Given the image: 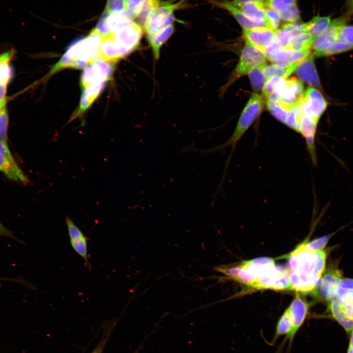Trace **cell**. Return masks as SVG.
Returning <instances> with one entry per match:
<instances>
[{
  "label": "cell",
  "mask_w": 353,
  "mask_h": 353,
  "mask_svg": "<svg viewBox=\"0 0 353 353\" xmlns=\"http://www.w3.org/2000/svg\"><path fill=\"white\" fill-rule=\"evenodd\" d=\"M325 251L307 249L303 243L289 255L287 270L290 289L298 292H312L326 270Z\"/></svg>",
  "instance_id": "6da1fadb"
},
{
  "label": "cell",
  "mask_w": 353,
  "mask_h": 353,
  "mask_svg": "<svg viewBox=\"0 0 353 353\" xmlns=\"http://www.w3.org/2000/svg\"><path fill=\"white\" fill-rule=\"evenodd\" d=\"M263 98L257 94H253L243 110L236 127L231 136L223 144L209 149L199 150L203 154H208L220 151L227 147L230 146L231 151L227 161L226 168L227 167L231 158L232 152L237 142L245 131L260 115L263 107Z\"/></svg>",
  "instance_id": "7a4b0ae2"
},
{
  "label": "cell",
  "mask_w": 353,
  "mask_h": 353,
  "mask_svg": "<svg viewBox=\"0 0 353 353\" xmlns=\"http://www.w3.org/2000/svg\"><path fill=\"white\" fill-rule=\"evenodd\" d=\"M187 5L185 0H181L177 2L161 1L159 5L149 14L143 31L146 35L152 34L173 24L175 20L174 11L184 8Z\"/></svg>",
  "instance_id": "3957f363"
},
{
  "label": "cell",
  "mask_w": 353,
  "mask_h": 353,
  "mask_svg": "<svg viewBox=\"0 0 353 353\" xmlns=\"http://www.w3.org/2000/svg\"><path fill=\"white\" fill-rule=\"evenodd\" d=\"M267 57L265 53L246 41L243 48L239 61L226 84L221 91L223 94L236 79L248 74L253 68L266 64Z\"/></svg>",
  "instance_id": "277c9868"
},
{
  "label": "cell",
  "mask_w": 353,
  "mask_h": 353,
  "mask_svg": "<svg viewBox=\"0 0 353 353\" xmlns=\"http://www.w3.org/2000/svg\"><path fill=\"white\" fill-rule=\"evenodd\" d=\"M143 31L141 26L132 21L115 33L111 34L124 57L139 47Z\"/></svg>",
  "instance_id": "5b68a950"
},
{
  "label": "cell",
  "mask_w": 353,
  "mask_h": 353,
  "mask_svg": "<svg viewBox=\"0 0 353 353\" xmlns=\"http://www.w3.org/2000/svg\"><path fill=\"white\" fill-rule=\"evenodd\" d=\"M304 93V87L300 80L294 77L285 78L267 100L279 101L290 108L300 101Z\"/></svg>",
  "instance_id": "8992f818"
},
{
  "label": "cell",
  "mask_w": 353,
  "mask_h": 353,
  "mask_svg": "<svg viewBox=\"0 0 353 353\" xmlns=\"http://www.w3.org/2000/svg\"><path fill=\"white\" fill-rule=\"evenodd\" d=\"M0 172L7 178L27 185L29 178L15 160L7 143L0 140Z\"/></svg>",
  "instance_id": "52a82bcc"
},
{
  "label": "cell",
  "mask_w": 353,
  "mask_h": 353,
  "mask_svg": "<svg viewBox=\"0 0 353 353\" xmlns=\"http://www.w3.org/2000/svg\"><path fill=\"white\" fill-rule=\"evenodd\" d=\"M351 17L344 15L331 20L327 28L318 37L312 45L314 56L319 57L321 53L338 40L339 32L342 26L347 24Z\"/></svg>",
  "instance_id": "ba28073f"
},
{
  "label": "cell",
  "mask_w": 353,
  "mask_h": 353,
  "mask_svg": "<svg viewBox=\"0 0 353 353\" xmlns=\"http://www.w3.org/2000/svg\"><path fill=\"white\" fill-rule=\"evenodd\" d=\"M342 278V272L337 267H329L325 270L318 285L311 293L317 299L328 303L335 297L338 284Z\"/></svg>",
  "instance_id": "9c48e42d"
},
{
  "label": "cell",
  "mask_w": 353,
  "mask_h": 353,
  "mask_svg": "<svg viewBox=\"0 0 353 353\" xmlns=\"http://www.w3.org/2000/svg\"><path fill=\"white\" fill-rule=\"evenodd\" d=\"M299 103L302 114L318 121L328 106V102L320 91L312 87L307 88Z\"/></svg>",
  "instance_id": "30bf717a"
},
{
  "label": "cell",
  "mask_w": 353,
  "mask_h": 353,
  "mask_svg": "<svg viewBox=\"0 0 353 353\" xmlns=\"http://www.w3.org/2000/svg\"><path fill=\"white\" fill-rule=\"evenodd\" d=\"M70 244L73 250L81 257L89 271L92 267L88 257L87 238L68 216L65 219Z\"/></svg>",
  "instance_id": "8fae6325"
},
{
  "label": "cell",
  "mask_w": 353,
  "mask_h": 353,
  "mask_svg": "<svg viewBox=\"0 0 353 353\" xmlns=\"http://www.w3.org/2000/svg\"><path fill=\"white\" fill-rule=\"evenodd\" d=\"M309 305L299 295H297L295 299L287 309L291 319L293 329L288 341V349L291 348L293 340L303 325L308 313Z\"/></svg>",
  "instance_id": "7c38bea8"
},
{
  "label": "cell",
  "mask_w": 353,
  "mask_h": 353,
  "mask_svg": "<svg viewBox=\"0 0 353 353\" xmlns=\"http://www.w3.org/2000/svg\"><path fill=\"white\" fill-rule=\"evenodd\" d=\"M243 33L247 42L263 52L276 40V31L266 27L243 29Z\"/></svg>",
  "instance_id": "4fadbf2b"
},
{
  "label": "cell",
  "mask_w": 353,
  "mask_h": 353,
  "mask_svg": "<svg viewBox=\"0 0 353 353\" xmlns=\"http://www.w3.org/2000/svg\"><path fill=\"white\" fill-rule=\"evenodd\" d=\"M312 53L302 60L298 65L295 71L298 77L311 86L321 88L319 77L314 64Z\"/></svg>",
  "instance_id": "5bb4252c"
},
{
  "label": "cell",
  "mask_w": 353,
  "mask_h": 353,
  "mask_svg": "<svg viewBox=\"0 0 353 353\" xmlns=\"http://www.w3.org/2000/svg\"><path fill=\"white\" fill-rule=\"evenodd\" d=\"M106 82H95L85 89L81 95L78 108L71 117L70 122L81 116L87 110L102 92Z\"/></svg>",
  "instance_id": "9a60e30c"
},
{
  "label": "cell",
  "mask_w": 353,
  "mask_h": 353,
  "mask_svg": "<svg viewBox=\"0 0 353 353\" xmlns=\"http://www.w3.org/2000/svg\"><path fill=\"white\" fill-rule=\"evenodd\" d=\"M83 37L74 40L68 47L66 52L59 61L52 67L49 76L66 68H72L77 60L80 50Z\"/></svg>",
  "instance_id": "2e32d148"
},
{
  "label": "cell",
  "mask_w": 353,
  "mask_h": 353,
  "mask_svg": "<svg viewBox=\"0 0 353 353\" xmlns=\"http://www.w3.org/2000/svg\"><path fill=\"white\" fill-rule=\"evenodd\" d=\"M244 15L250 21L260 27H266L265 3L250 1L243 3L238 7Z\"/></svg>",
  "instance_id": "e0dca14e"
},
{
  "label": "cell",
  "mask_w": 353,
  "mask_h": 353,
  "mask_svg": "<svg viewBox=\"0 0 353 353\" xmlns=\"http://www.w3.org/2000/svg\"><path fill=\"white\" fill-rule=\"evenodd\" d=\"M214 6L228 11L243 29H252L260 26L248 19L242 11L231 1L227 0H204Z\"/></svg>",
  "instance_id": "ac0fdd59"
},
{
  "label": "cell",
  "mask_w": 353,
  "mask_h": 353,
  "mask_svg": "<svg viewBox=\"0 0 353 353\" xmlns=\"http://www.w3.org/2000/svg\"><path fill=\"white\" fill-rule=\"evenodd\" d=\"M328 309L332 317L338 323L347 333L353 327V320L346 314L345 308L335 297L328 302Z\"/></svg>",
  "instance_id": "d6986e66"
},
{
  "label": "cell",
  "mask_w": 353,
  "mask_h": 353,
  "mask_svg": "<svg viewBox=\"0 0 353 353\" xmlns=\"http://www.w3.org/2000/svg\"><path fill=\"white\" fill-rule=\"evenodd\" d=\"M174 28V25L171 24L157 33L146 35L147 39L152 49L155 60L158 59L161 47L173 33Z\"/></svg>",
  "instance_id": "ffe728a7"
},
{
  "label": "cell",
  "mask_w": 353,
  "mask_h": 353,
  "mask_svg": "<svg viewBox=\"0 0 353 353\" xmlns=\"http://www.w3.org/2000/svg\"><path fill=\"white\" fill-rule=\"evenodd\" d=\"M331 20L330 16L314 17L308 22L303 23L304 32L316 38L327 28Z\"/></svg>",
  "instance_id": "44dd1931"
},
{
  "label": "cell",
  "mask_w": 353,
  "mask_h": 353,
  "mask_svg": "<svg viewBox=\"0 0 353 353\" xmlns=\"http://www.w3.org/2000/svg\"><path fill=\"white\" fill-rule=\"evenodd\" d=\"M299 63L285 66L275 64L271 65H266L265 64L262 66V70L267 79L272 76H278L286 78L295 71Z\"/></svg>",
  "instance_id": "7402d4cb"
},
{
  "label": "cell",
  "mask_w": 353,
  "mask_h": 353,
  "mask_svg": "<svg viewBox=\"0 0 353 353\" xmlns=\"http://www.w3.org/2000/svg\"><path fill=\"white\" fill-rule=\"evenodd\" d=\"M293 329V325L287 309L284 312L279 318L275 329L273 342L281 336H285L284 340L287 341Z\"/></svg>",
  "instance_id": "603a6c76"
},
{
  "label": "cell",
  "mask_w": 353,
  "mask_h": 353,
  "mask_svg": "<svg viewBox=\"0 0 353 353\" xmlns=\"http://www.w3.org/2000/svg\"><path fill=\"white\" fill-rule=\"evenodd\" d=\"M15 54V50L11 49L0 55V84L7 85L12 76V70L10 62Z\"/></svg>",
  "instance_id": "cb8c5ba5"
},
{
  "label": "cell",
  "mask_w": 353,
  "mask_h": 353,
  "mask_svg": "<svg viewBox=\"0 0 353 353\" xmlns=\"http://www.w3.org/2000/svg\"><path fill=\"white\" fill-rule=\"evenodd\" d=\"M113 62L102 59H98L91 64L94 69L98 81L106 82L109 80L114 71Z\"/></svg>",
  "instance_id": "d4e9b609"
},
{
  "label": "cell",
  "mask_w": 353,
  "mask_h": 353,
  "mask_svg": "<svg viewBox=\"0 0 353 353\" xmlns=\"http://www.w3.org/2000/svg\"><path fill=\"white\" fill-rule=\"evenodd\" d=\"M315 38L307 32H302L293 37L286 49L302 51L309 50Z\"/></svg>",
  "instance_id": "484cf974"
},
{
  "label": "cell",
  "mask_w": 353,
  "mask_h": 353,
  "mask_svg": "<svg viewBox=\"0 0 353 353\" xmlns=\"http://www.w3.org/2000/svg\"><path fill=\"white\" fill-rule=\"evenodd\" d=\"M266 106L268 110L278 120L285 124L289 108L279 101L267 100Z\"/></svg>",
  "instance_id": "4316f807"
},
{
  "label": "cell",
  "mask_w": 353,
  "mask_h": 353,
  "mask_svg": "<svg viewBox=\"0 0 353 353\" xmlns=\"http://www.w3.org/2000/svg\"><path fill=\"white\" fill-rule=\"evenodd\" d=\"M263 65L254 68L248 73L252 88L255 92L262 90L267 80L263 72Z\"/></svg>",
  "instance_id": "83f0119b"
},
{
  "label": "cell",
  "mask_w": 353,
  "mask_h": 353,
  "mask_svg": "<svg viewBox=\"0 0 353 353\" xmlns=\"http://www.w3.org/2000/svg\"><path fill=\"white\" fill-rule=\"evenodd\" d=\"M161 0H143L139 15L136 18L137 23L143 28L145 25L150 13L154 8L158 7Z\"/></svg>",
  "instance_id": "f1b7e54d"
},
{
  "label": "cell",
  "mask_w": 353,
  "mask_h": 353,
  "mask_svg": "<svg viewBox=\"0 0 353 353\" xmlns=\"http://www.w3.org/2000/svg\"><path fill=\"white\" fill-rule=\"evenodd\" d=\"M301 108L299 101L291 106L285 124L296 131L300 132Z\"/></svg>",
  "instance_id": "f546056e"
},
{
  "label": "cell",
  "mask_w": 353,
  "mask_h": 353,
  "mask_svg": "<svg viewBox=\"0 0 353 353\" xmlns=\"http://www.w3.org/2000/svg\"><path fill=\"white\" fill-rule=\"evenodd\" d=\"M353 49V45L338 40L323 51L320 56H329L346 52Z\"/></svg>",
  "instance_id": "4dcf8cb0"
},
{
  "label": "cell",
  "mask_w": 353,
  "mask_h": 353,
  "mask_svg": "<svg viewBox=\"0 0 353 353\" xmlns=\"http://www.w3.org/2000/svg\"><path fill=\"white\" fill-rule=\"evenodd\" d=\"M111 14L105 9L102 13L99 20L94 29L102 37H106L111 34L109 24V18Z\"/></svg>",
  "instance_id": "1f68e13d"
},
{
  "label": "cell",
  "mask_w": 353,
  "mask_h": 353,
  "mask_svg": "<svg viewBox=\"0 0 353 353\" xmlns=\"http://www.w3.org/2000/svg\"><path fill=\"white\" fill-rule=\"evenodd\" d=\"M281 20L289 23L298 21L300 19V12L296 3L278 12Z\"/></svg>",
  "instance_id": "d6a6232c"
},
{
  "label": "cell",
  "mask_w": 353,
  "mask_h": 353,
  "mask_svg": "<svg viewBox=\"0 0 353 353\" xmlns=\"http://www.w3.org/2000/svg\"><path fill=\"white\" fill-rule=\"evenodd\" d=\"M265 17L266 27L275 31L277 30L281 20L278 12L272 8L266 6Z\"/></svg>",
  "instance_id": "836d02e7"
},
{
  "label": "cell",
  "mask_w": 353,
  "mask_h": 353,
  "mask_svg": "<svg viewBox=\"0 0 353 353\" xmlns=\"http://www.w3.org/2000/svg\"><path fill=\"white\" fill-rule=\"evenodd\" d=\"M9 115L6 105L0 110V140L8 142Z\"/></svg>",
  "instance_id": "e575fe53"
},
{
  "label": "cell",
  "mask_w": 353,
  "mask_h": 353,
  "mask_svg": "<svg viewBox=\"0 0 353 353\" xmlns=\"http://www.w3.org/2000/svg\"><path fill=\"white\" fill-rule=\"evenodd\" d=\"M286 78L272 76L268 78L262 90V98L266 100L277 89L278 85Z\"/></svg>",
  "instance_id": "d590c367"
},
{
  "label": "cell",
  "mask_w": 353,
  "mask_h": 353,
  "mask_svg": "<svg viewBox=\"0 0 353 353\" xmlns=\"http://www.w3.org/2000/svg\"><path fill=\"white\" fill-rule=\"evenodd\" d=\"M97 81H98L93 68L89 64L83 71L80 81L81 87L83 89H85L91 84Z\"/></svg>",
  "instance_id": "8d00e7d4"
},
{
  "label": "cell",
  "mask_w": 353,
  "mask_h": 353,
  "mask_svg": "<svg viewBox=\"0 0 353 353\" xmlns=\"http://www.w3.org/2000/svg\"><path fill=\"white\" fill-rule=\"evenodd\" d=\"M333 234L321 237L310 242L305 241L303 244L304 247L309 250L314 251L323 250Z\"/></svg>",
  "instance_id": "74e56055"
},
{
  "label": "cell",
  "mask_w": 353,
  "mask_h": 353,
  "mask_svg": "<svg viewBox=\"0 0 353 353\" xmlns=\"http://www.w3.org/2000/svg\"><path fill=\"white\" fill-rule=\"evenodd\" d=\"M352 290H353V278H342L338 284L335 297L339 300L347 292Z\"/></svg>",
  "instance_id": "f35d334b"
},
{
  "label": "cell",
  "mask_w": 353,
  "mask_h": 353,
  "mask_svg": "<svg viewBox=\"0 0 353 353\" xmlns=\"http://www.w3.org/2000/svg\"><path fill=\"white\" fill-rule=\"evenodd\" d=\"M126 9V0H107L105 9L111 14H115L121 13Z\"/></svg>",
  "instance_id": "ab89813d"
},
{
  "label": "cell",
  "mask_w": 353,
  "mask_h": 353,
  "mask_svg": "<svg viewBox=\"0 0 353 353\" xmlns=\"http://www.w3.org/2000/svg\"><path fill=\"white\" fill-rule=\"evenodd\" d=\"M296 3V0H266L265 5L279 12L289 6Z\"/></svg>",
  "instance_id": "60d3db41"
},
{
  "label": "cell",
  "mask_w": 353,
  "mask_h": 353,
  "mask_svg": "<svg viewBox=\"0 0 353 353\" xmlns=\"http://www.w3.org/2000/svg\"><path fill=\"white\" fill-rule=\"evenodd\" d=\"M338 40L353 45V25H345L340 28Z\"/></svg>",
  "instance_id": "b9f144b4"
},
{
  "label": "cell",
  "mask_w": 353,
  "mask_h": 353,
  "mask_svg": "<svg viewBox=\"0 0 353 353\" xmlns=\"http://www.w3.org/2000/svg\"><path fill=\"white\" fill-rule=\"evenodd\" d=\"M338 300L345 308L353 306V290L347 292Z\"/></svg>",
  "instance_id": "7bdbcfd3"
},
{
  "label": "cell",
  "mask_w": 353,
  "mask_h": 353,
  "mask_svg": "<svg viewBox=\"0 0 353 353\" xmlns=\"http://www.w3.org/2000/svg\"><path fill=\"white\" fill-rule=\"evenodd\" d=\"M143 0H126V9H138L140 10Z\"/></svg>",
  "instance_id": "ee69618b"
},
{
  "label": "cell",
  "mask_w": 353,
  "mask_h": 353,
  "mask_svg": "<svg viewBox=\"0 0 353 353\" xmlns=\"http://www.w3.org/2000/svg\"><path fill=\"white\" fill-rule=\"evenodd\" d=\"M345 14L351 17L353 16V0H345Z\"/></svg>",
  "instance_id": "f6af8a7d"
},
{
  "label": "cell",
  "mask_w": 353,
  "mask_h": 353,
  "mask_svg": "<svg viewBox=\"0 0 353 353\" xmlns=\"http://www.w3.org/2000/svg\"><path fill=\"white\" fill-rule=\"evenodd\" d=\"M266 0H233L231 2L235 6L238 7L239 5L250 1H259L265 3Z\"/></svg>",
  "instance_id": "bcb514c9"
},
{
  "label": "cell",
  "mask_w": 353,
  "mask_h": 353,
  "mask_svg": "<svg viewBox=\"0 0 353 353\" xmlns=\"http://www.w3.org/2000/svg\"><path fill=\"white\" fill-rule=\"evenodd\" d=\"M106 340L101 341L91 353H102Z\"/></svg>",
  "instance_id": "7dc6e473"
},
{
  "label": "cell",
  "mask_w": 353,
  "mask_h": 353,
  "mask_svg": "<svg viewBox=\"0 0 353 353\" xmlns=\"http://www.w3.org/2000/svg\"><path fill=\"white\" fill-rule=\"evenodd\" d=\"M7 85L0 84V100L6 98Z\"/></svg>",
  "instance_id": "c3c4849f"
},
{
  "label": "cell",
  "mask_w": 353,
  "mask_h": 353,
  "mask_svg": "<svg viewBox=\"0 0 353 353\" xmlns=\"http://www.w3.org/2000/svg\"><path fill=\"white\" fill-rule=\"evenodd\" d=\"M345 311L347 316L353 320V306L345 308Z\"/></svg>",
  "instance_id": "681fc988"
},
{
  "label": "cell",
  "mask_w": 353,
  "mask_h": 353,
  "mask_svg": "<svg viewBox=\"0 0 353 353\" xmlns=\"http://www.w3.org/2000/svg\"><path fill=\"white\" fill-rule=\"evenodd\" d=\"M350 343H349V346L353 348V327L352 329H351L350 332Z\"/></svg>",
  "instance_id": "f907efd6"
},
{
  "label": "cell",
  "mask_w": 353,
  "mask_h": 353,
  "mask_svg": "<svg viewBox=\"0 0 353 353\" xmlns=\"http://www.w3.org/2000/svg\"><path fill=\"white\" fill-rule=\"evenodd\" d=\"M7 102V98H6L2 100H0V110L5 105H6Z\"/></svg>",
  "instance_id": "816d5d0a"
},
{
  "label": "cell",
  "mask_w": 353,
  "mask_h": 353,
  "mask_svg": "<svg viewBox=\"0 0 353 353\" xmlns=\"http://www.w3.org/2000/svg\"><path fill=\"white\" fill-rule=\"evenodd\" d=\"M347 353H353V348L349 346Z\"/></svg>",
  "instance_id": "f5cc1de1"
}]
</instances>
